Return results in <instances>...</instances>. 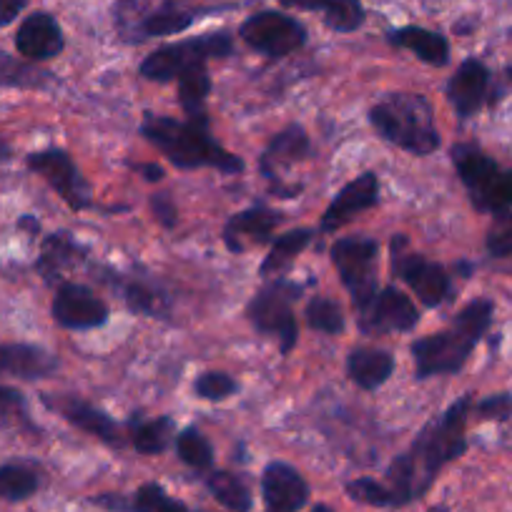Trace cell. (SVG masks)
Listing matches in <instances>:
<instances>
[{
  "mask_svg": "<svg viewBox=\"0 0 512 512\" xmlns=\"http://www.w3.org/2000/svg\"><path fill=\"white\" fill-rule=\"evenodd\" d=\"M377 201H379V179H377V174L367 171V174H362V176H357L354 181H349V184L344 186L337 196H334V201L329 204V209L324 211L322 226H319V229H322L324 234H332V231L347 226L357 214L372 209Z\"/></svg>",
  "mask_w": 512,
  "mask_h": 512,
  "instance_id": "9a60e30c",
  "label": "cell"
},
{
  "mask_svg": "<svg viewBox=\"0 0 512 512\" xmlns=\"http://www.w3.org/2000/svg\"><path fill=\"white\" fill-rule=\"evenodd\" d=\"M28 169L36 171L41 179H46V184L71 206L73 211L91 209V184L83 179L81 169L76 166V161L61 149H46L36 151V154L28 156Z\"/></svg>",
  "mask_w": 512,
  "mask_h": 512,
  "instance_id": "8fae6325",
  "label": "cell"
},
{
  "mask_svg": "<svg viewBox=\"0 0 512 512\" xmlns=\"http://www.w3.org/2000/svg\"><path fill=\"white\" fill-rule=\"evenodd\" d=\"M239 36L244 38L246 46L269 58L292 56L307 41V31H304L302 23L277 11H264L246 18Z\"/></svg>",
  "mask_w": 512,
  "mask_h": 512,
  "instance_id": "30bf717a",
  "label": "cell"
},
{
  "mask_svg": "<svg viewBox=\"0 0 512 512\" xmlns=\"http://www.w3.org/2000/svg\"><path fill=\"white\" fill-rule=\"evenodd\" d=\"M262 492L274 512H297L307 505L309 487L287 462H272L262 475Z\"/></svg>",
  "mask_w": 512,
  "mask_h": 512,
  "instance_id": "ac0fdd59",
  "label": "cell"
},
{
  "mask_svg": "<svg viewBox=\"0 0 512 512\" xmlns=\"http://www.w3.org/2000/svg\"><path fill=\"white\" fill-rule=\"evenodd\" d=\"M307 324L317 332L324 334H342L344 332V312L334 299L329 297H312L307 304Z\"/></svg>",
  "mask_w": 512,
  "mask_h": 512,
  "instance_id": "1f68e13d",
  "label": "cell"
},
{
  "mask_svg": "<svg viewBox=\"0 0 512 512\" xmlns=\"http://www.w3.org/2000/svg\"><path fill=\"white\" fill-rule=\"evenodd\" d=\"M312 512H334V510L329 505H317Z\"/></svg>",
  "mask_w": 512,
  "mask_h": 512,
  "instance_id": "7dc6e473",
  "label": "cell"
},
{
  "mask_svg": "<svg viewBox=\"0 0 512 512\" xmlns=\"http://www.w3.org/2000/svg\"><path fill=\"white\" fill-rule=\"evenodd\" d=\"M309 151H312V144H309L307 131L302 126H289L279 131L272 139V144L267 146L262 161H259V169H262L267 179H277L279 171L307 159Z\"/></svg>",
  "mask_w": 512,
  "mask_h": 512,
  "instance_id": "44dd1931",
  "label": "cell"
},
{
  "mask_svg": "<svg viewBox=\"0 0 512 512\" xmlns=\"http://www.w3.org/2000/svg\"><path fill=\"white\" fill-rule=\"evenodd\" d=\"M141 134L176 166V169H216L221 174H241L244 161L241 156L226 151L209 134V121H179V118L146 113L141 123Z\"/></svg>",
  "mask_w": 512,
  "mask_h": 512,
  "instance_id": "7a4b0ae2",
  "label": "cell"
},
{
  "mask_svg": "<svg viewBox=\"0 0 512 512\" xmlns=\"http://www.w3.org/2000/svg\"><path fill=\"white\" fill-rule=\"evenodd\" d=\"M312 239H314L312 229H292L287 231V234H282L272 244L269 254L264 256L259 274H262L264 279H282V274L297 262V256L312 244Z\"/></svg>",
  "mask_w": 512,
  "mask_h": 512,
  "instance_id": "cb8c5ba5",
  "label": "cell"
},
{
  "mask_svg": "<svg viewBox=\"0 0 512 512\" xmlns=\"http://www.w3.org/2000/svg\"><path fill=\"white\" fill-rule=\"evenodd\" d=\"M61 362L56 354H51L43 347H33V344H0V377L26 379V382H36V379H48L58 372Z\"/></svg>",
  "mask_w": 512,
  "mask_h": 512,
  "instance_id": "d6986e66",
  "label": "cell"
},
{
  "mask_svg": "<svg viewBox=\"0 0 512 512\" xmlns=\"http://www.w3.org/2000/svg\"><path fill=\"white\" fill-rule=\"evenodd\" d=\"M302 294V287L287 279H274L264 289L254 294L249 302V322L254 324L256 332L272 334L277 337L282 354H289L297 347V317H294V302Z\"/></svg>",
  "mask_w": 512,
  "mask_h": 512,
  "instance_id": "8992f818",
  "label": "cell"
},
{
  "mask_svg": "<svg viewBox=\"0 0 512 512\" xmlns=\"http://www.w3.org/2000/svg\"><path fill=\"white\" fill-rule=\"evenodd\" d=\"M231 53H234L231 36H226V33H206L201 38H191V41H181L149 53L141 63V76L149 78V81L169 83L176 81L186 68L199 66V63L211 61V58H226Z\"/></svg>",
  "mask_w": 512,
  "mask_h": 512,
  "instance_id": "52a82bcc",
  "label": "cell"
},
{
  "mask_svg": "<svg viewBox=\"0 0 512 512\" xmlns=\"http://www.w3.org/2000/svg\"><path fill=\"white\" fill-rule=\"evenodd\" d=\"M485 246L490 256H497V259L512 254V211L495 214V221H492L490 231H487Z\"/></svg>",
  "mask_w": 512,
  "mask_h": 512,
  "instance_id": "f35d334b",
  "label": "cell"
},
{
  "mask_svg": "<svg viewBox=\"0 0 512 512\" xmlns=\"http://www.w3.org/2000/svg\"><path fill=\"white\" fill-rule=\"evenodd\" d=\"M176 81H179V98L186 116L191 121H209V116H206V96L211 91V76L206 71V63L186 68Z\"/></svg>",
  "mask_w": 512,
  "mask_h": 512,
  "instance_id": "484cf974",
  "label": "cell"
},
{
  "mask_svg": "<svg viewBox=\"0 0 512 512\" xmlns=\"http://www.w3.org/2000/svg\"><path fill=\"white\" fill-rule=\"evenodd\" d=\"M41 480L38 472L26 465H3L0 467V500L23 502L36 495Z\"/></svg>",
  "mask_w": 512,
  "mask_h": 512,
  "instance_id": "f1b7e54d",
  "label": "cell"
},
{
  "mask_svg": "<svg viewBox=\"0 0 512 512\" xmlns=\"http://www.w3.org/2000/svg\"><path fill=\"white\" fill-rule=\"evenodd\" d=\"M211 495L221 502L224 507L234 512H249L251 510V492L246 482L234 472H211L206 477Z\"/></svg>",
  "mask_w": 512,
  "mask_h": 512,
  "instance_id": "83f0119b",
  "label": "cell"
},
{
  "mask_svg": "<svg viewBox=\"0 0 512 512\" xmlns=\"http://www.w3.org/2000/svg\"><path fill=\"white\" fill-rule=\"evenodd\" d=\"M377 254L379 244L369 236H344L332 246V262L357 312L377 294Z\"/></svg>",
  "mask_w": 512,
  "mask_h": 512,
  "instance_id": "ba28073f",
  "label": "cell"
},
{
  "mask_svg": "<svg viewBox=\"0 0 512 512\" xmlns=\"http://www.w3.org/2000/svg\"><path fill=\"white\" fill-rule=\"evenodd\" d=\"M176 452H179L181 462L194 470H209L214 465V447L196 427H189L176 437Z\"/></svg>",
  "mask_w": 512,
  "mask_h": 512,
  "instance_id": "4dcf8cb0",
  "label": "cell"
},
{
  "mask_svg": "<svg viewBox=\"0 0 512 512\" xmlns=\"http://www.w3.org/2000/svg\"><path fill=\"white\" fill-rule=\"evenodd\" d=\"M470 407V397L457 400L440 420L430 422L417 435V440L412 442L405 455L395 457V462L387 470V482H384L392 495V505H407V502L425 495L442 467L457 460L467 450L465 425Z\"/></svg>",
  "mask_w": 512,
  "mask_h": 512,
  "instance_id": "6da1fadb",
  "label": "cell"
},
{
  "mask_svg": "<svg viewBox=\"0 0 512 512\" xmlns=\"http://www.w3.org/2000/svg\"><path fill=\"white\" fill-rule=\"evenodd\" d=\"M131 512H189L184 502L174 500L166 495V490L156 482H146L139 487L134 497H131Z\"/></svg>",
  "mask_w": 512,
  "mask_h": 512,
  "instance_id": "e575fe53",
  "label": "cell"
},
{
  "mask_svg": "<svg viewBox=\"0 0 512 512\" xmlns=\"http://www.w3.org/2000/svg\"><path fill=\"white\" fill-rule=\"evenodd\" d=\"M490 93V71L477 58H467L447 83V98L460 118H470L485 106Z\"/></svg>",
  "mask_w": 512,
  "mask_h": 512,
  "instance_id": "2e32d148",
  "label": "cell"
},
{
  "mask_svg": "<svg viewBox=\"0 0 512 512\" xmlns=\"http://www.w3.org/2000/svg\"><path fill=\"white\" fill-rule=\"evenodd\" d=\"M6 159H11V146H8L6 141L0 139V161H6Z\"/></svg>",
  "mask_w": 512,
  "mask_h": 512,
  "instance_id": "bcb514c9",
  "label": "cell"
},
{
  "mask_svg": "<svg viewBox=\"0 0 512 512\" xmlns=\"http://www.w3.org/2000/svg\"><path fill=\"white\" fill-rule=\"evenodd\" d=\"M136 171H139V174H144L146 181H161V179H164V169H161L159 164H139V166H136Z\"/></svg>",
  "mask_w": 512,
  "mask_h": 512,
  "instance_id": "f6af8a7d",
  "label": "cell"
},
{
  "mask_svg": "<svg viewBox=\"0 0 512 512\" xmlns=\"http://www.w3.org/2000/svg\"><path fill=\"white\" fill-rule=\"evenodd\" d=\"M390 43L397 48L415 53L420 61L430 63V66H445L450 61V43L440 36V33L425 31V28H400V31L390 33Z\"/></svg>",
  "mask_w": 512,
  "mask_h": 512,
  "instance_id": "603a6c76",
  "label": "cell"
},
{
  "mask_svg": "<svg viewBox=\"0 0 512 512\" xmlns=\"http://www.w3.org/2000/svg\"><path fill=\"white\" fill-rule=\"evenodd\" d=\"M282 224V214L267 206H251L231 216L224 226V241L234 254L249 249V244H267L277 226Z\"/></svg>",
  "mask_w": 512,
  "mask_h": 512,
  "instance_id": "e0dca14e",
  "label": "cell"
},
{
  "mask_svg": "<svg viewBox=\"0 0 512 512\" xmlns=\"http://www.w3.org/2000/svg\"><path fill=\"white\" fill-rule=\"evenodd\" d=\"M26 6L28 0H0V28L11 26Z\"/></svg>",
  "mask_w": 512,
  "mask_h": 512,
  "instance_id": "b9f144b4",
  "label": "cell"
},
{
  "mask_svg": "<svg viewBox=\"0 0 512 512\" xmlns=\"http://www.w3.org/2000/svg\"><path fill=\"white\" fill-rule=\"evenodd\" d=\"M395 372V357L384 349L357 347L347 357V374L357 387L374 392Z\"/></svg>",
  "mask_w": 512,
  "mask_h": 512,
  "instance_id": "7402d4cb",
  "label": "cell"
},
{
  "mask_svg": "<svg viewBox=\"0 0 512 512\" xmlns=\"http://www.w3.org/2000/svg\"><path fill=\"white\" fill-rule=\"evenodd\" d=\"M452 164L477 209L487 214L512 211V171H502L495 159L472 144H457Z\"/></svg>",
  "mask_w": 512,
  "mask_h": 512,
  "instance_id": "5b68a950",
  "label": "cell"
},
{
  "mask_svg": "<svg viewBox=\"0 0 512 512\" xmlns=\"http://www.w3.org/2000/svg\"><path fill=\"white\" fill-rule=\"evenodd\" d=\"M492 302L477 299L467 304L455 317V324L445 332L427 334L412 344L417 379L440 377V374H457L470 359L475 344L485 337L492 322Z\"/></svg>",
  "mask_w": 512,
  "mask_h": 512,
  "instance_id": "3957f363",
  "label": "cell"
},
{
  "mask_svg": "<svg viewBox=\"0 0 512 512\" xmlns=\"http://www.w3.org/2000/svg\"><path fill=\"white\" fill-rule=\"evenodd\" d=\"M151 206H154L156 219L164 226H174L179 221V211H176L174 199L169 194H154L151 196Z\"/></svg>",
  "mask_w": 512,
  "mask_h": 512,
  "instance_id": "60d3db41",
  "label": "cell"
},
{
  "mask_svg": "<svg viewBox=\"0 0 512 512\" xmlns=\"http://www.w3.org/2000/svg\"><path fill=\"white\" fill-rule=\"evenodd\" d=\"M176 425L171 417H156L149 422L131 420V442L141 455H161L174 437Z\"/></svg>",
  "mask_w": 512,
  "mask_h": 512,
  "instance_id": "4316f807",
  "label": "cell"
},
{
  "mask_svg": "<svg viewBox=\"0 0 512 512\" xmlns=\"http://www.w3.org/2000/svg\"><path fill=\"white\" fill-rule=\"evenodd\" d=\"M392 272L415 292L425 307H437L450 294V277L445 269L422 254L407 251V239L402 234L392 239Z\"/></svg>",
  "mask_w": 512,
  "mask_h": 512,
  "instance_id": "9c48e42d",
  "label": "cell"
},
{
  "mask_svg": "<svg viewBox=\"0 0 512 512\" xmlns=\"http://www.w3.org/2000/svg\"><path fill=\"white\" fill-rule=\"evenodd\" d=\"M51 312L66 329H96L108 322V304L83 284H63L53 297Z\"/></svg>",
  "mask_w": 512,
  "mask_h": 512,
  "instance_id": "4fadbf2b",
  "label": "cell"
},
{
  "mask_svg": "<svg viewBox=\"0 0 512 512\" xmlns=\"http://www.w3.org/2000/svg\"><path fill=\"white\" fill-rule=\"evenodd\" d=\"M347 495L352 500L362 502V505H372V507H395L392 505V495L387 490L384 482L372 480V477H359V480H352L347 485Z\"/></svg>",
  "mask_w": 512,
  "mask_h": 512,
  "instance_id": "74e56055",
  "label": "cell"
},
{
  "mask_svg": "<svg viewBox=\"0 0 512 512\" xmlns=\"http://www.w3.org/2000/svg\"><path fill=\"white\" fill-rule=\"evenodd\" d=\"M477 415L485 420H507L512 415V395H492L477 405Z\"/></svg>",
  "mask_w": 512,
  "mask_h": 512,
  "instance_id": "ab89813d",
  "label": "cell"
},
{
  "mask_svg": "<svg viewBox=\"0 0 512 512\" xmlns=\"http://www.w3.org/2000/svg\"><path fill=\"white\" fill-rule=\"evenodd\" d=\"M43 405H46L48 410L58 412V415H61L68 425L78 427V430L86 432V435L98 437V440L106 442V445H113V447L123 445L121 430H118L116 422H113L103 410L88 405V402L81 400V397L43 395Z\"/></svg>",
  "mask_w": 512,
  "mask_h": 512,
  "instance_id": "5bb4252c",
  "label": "cell"
},
{
  "mask_svg": "<svg viewBox=\"0 0 512 512\" xmlns=\"http://www.w3.org/2000/svg\"><path fill=\"white\" fill-rule=\"evenodd\" d=\"M93 502L113 512H131V500H126V497L121 495H98L93 497Z\"/></svg>",
  "mask_w": 512,
  "mask_h": 512,
  "instance_id": "7bdbcfd3",
  "label": "cell"
},
{
  "mask_svg": "<svg viewBox=\"0 0 512 512\" xmlns=\"http://www.w3.org/2000/svg\"><path fill=\"white\" fill-rule=\"evenodd\" d=\"M369 123L384 141L415 156H430L440 149V131L432 121V106L425 96L390 93L369 108Z\"/></svg>",
  "mask_w": 512,
  "mask_h": 512,
  "instance_id": "277c9868",
  "label": "cell"
},
{
  "mask_svg": "<svg viewBox=\"0 0 512 512\" xmlns=\"http://www.w3.org/2000/svg\"><path fill=\"white\" fill-rule=\"evenodd\" d=\"M236 390H239V384H236V379L229 377L226 372H204L199 374L194 382L196 397L209 402L226 400V397L234 395Z\"/></svg>",
  "mask_w": 512,
  "mask_h": 512,
  "instance_id": "8d00e7d4",
  "label": "cell"
},
{
  "mask_svg": "<svg viewBox=\"0 0 512 512\" xmlns=\"http://www.w3.org/2000/svg\"><path fill=\"white\" fill-rule=\"evenodd\" d=\"M272 512H274V510H272Z\"/></svg>",
  "mask_w": 512,
  "mask_h": 512,
  "instance_id": "c3c4849f",
  "label": "cell"
},
{
  "mask_svg": "<svg viewBox=\"0 0 512 512\" xmlns=\"http://www.w3.org/2000/svg\"><path fill=\"white\" fill-rule=\"evenodd\" d=\"M420 322L415 302L395 287H384L374 294L372 302L359 309V327L367 334L410 332Z\"/></svg>",
  "mask_w": 512,
  "mask_h": 512,
  "instance_id": "7c38bea8",
  "label": "cell"
},
{
  "mask_svg": "<svg viewBox=\"0 0 512 512\" xmlns=\"http://www.w3.org/2000/svg\"><path fill=\"white\" fill-rule=\"evenodd\" d=\"M0 425L36 430V425L28 417L26 397L18 390H13V387H3V384H0Z\"/></svg>",
  "mask_w": 512,
  "mask_h": 512,
  "instance_id": "d590c367",
  "label": "cell"
},
{
  "mask_svg": "<svg viewBox=\"0 0 512 512\" xmlns=\"http://www.w3.org/2000/svg\"><path fill=\"white\" fill-rule=\"evenodd\" d=\"M289 8H302V11H317V8H327L329 0H282Z\"/></svg>",
  "mask_w": 512,
  "mask_h": 512,
  "instance_id": "ee69618b",
  "label": "cell"
},
{
  "mask_svg": "<svg viewBox=\"0 0 512 512\" xmlns=\"http://www.w3.org/2000/svg\"><path fill=\"white\" fill-rule=\"evenodd\" d=\"M48 81L51 73L0 51V88H43Z\"/></svg>",
  "mask_w": 512,
  "mask_h": 512,
  "instance_id": "f546056e",
  "label": "cell"
},
{
  "mask_svg": "<svg viewBox=\"0 0 512 512\" xmlns=\"http://www.w3.org/2000/svg\"><path fill=\"white\" fill-rule=\"evenodd\" d=\"M121 294L123 302L134 309V312L151 314V317H164L166 314V297L159 289L151 287V284L134 279V282H128L126 287H123Z\"/></svg>",
  "mask_w": 512,
  "mask_h": 512,
  "instance_id": "d6a6232c",
  "label": "cell"
},
{
  "mask_svg": "<svg viewBox=\"0 0 512 512\" xmlns=\"http://www.w3.org/2000/svg\"><path fill=\"white\" fill-rule=\"evenodd\" d=\"M81 254V246L73 241L71 234L66 231H58V234H51L46 241H43L41 256H38V272L43 274V279L48 282H56L63 274V269L73 267Z\"/></svg>",
  "mask_w": 512,
  "mask_h": 512,
  "instance_id": "d4e9b609",
  "label": "cell"
},
{
  "mask_svg": "<svg viewBox=\"0 0 512 512\" xmlns=\"http://www.w3.org/2000/svg\"><path fill=\"white\" fill-rule=\"evenodd\" d=\"M324 23L337 33H352L364 23V8L359 0H329L324 8Z\"/></svg>",
  "mask_w": 512,
  "mask_h": 512,
  "instance_id": "836d02e7",
  "label": "cell"
},
{
  "mask_svg": "<svg viewBox=\"0 0 512 512\" xmlns=\"http://www.w3.org/2000/svg\"><path fill=\"white\" fill-rule=\"evenodd\" d=\"M16 48L28 61H51L63 51V31L48 13H33L18 28Z\"/></svg>",
  "mask_w": 512,
  "mask_h": 512,
  "instance_id": "ffe728a7",
  "label": "cell"
}]
</instances>
